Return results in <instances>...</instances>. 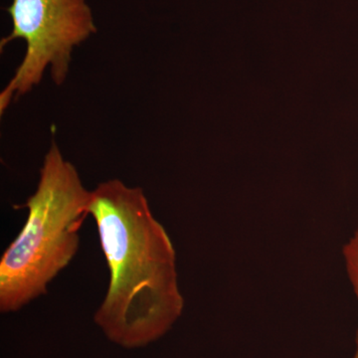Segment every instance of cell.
Wrapping results in <instances>:
<instances>
[{
  "label": "cell",
  "mask_w": 358,
  "mask_h": 358,
  "mask_svg": "<svg viewBox=\"0 0 358 358\" xmlns=\"http://www.w3.org/2000/svg\"><path fill=\"white\" fill-rule=\"evenodd\" d=\"M346 268L358 300V230L343 249Z\"/></svg>",
  "instance_id": "4"
},
{
  "label": "cell",
  "mask_w": 358,
  "mask_h": 358,
  "mask_svg": "<svg viewBox=\"0 0 358 358\" xmlns=\"http://www.w3.org/2000/svg\"><path fill=\"white\" fill-rule=\"evenodd\" d=\"M89 212L110 272L96 326L122 348L150 345L173 327L185 306L173 242L143 190L120 179L92 190Z\"/></svg>",
  "instance_id": "1"
},
{
  "label": "cell",
  "mask_w": 358,
  "mask_h": 358,
  "mask_svg": "<svg viewBox=\"0 0 358 358\" xmlns=\"http://www.w3.org/2000/svg\"><path fill=\"white\" fill-rule=\"evenodd\" d=\"M92 192L52 141L36 190L22 207L27 220L0 260V310L14 313L47 293L76 256Z\"/></svg>",
  "instance_id": "2"
},
{
  "label": "cell",
  "mask_w": 358,
  "mask_h": 358,
  "mask_svg": "<svg viewBox=\"0 0 358 358\" xmlns=\"http://www.w3.org/2000/svg\"><path fill=\"white\" fill-rule=\"evenodd\" d=\"M7 11L13 20V31L1 39L0 48L22 39L26 51L0 93L1 115L11 103L39 85L47 69L54 83H64L75 47L96 31L86 0H13Z\"/></svg>",
  "instance_id": "3"
},
{
  "label": "cell",
  "mask_w": 358,
  "mask_h": 358,
  "mask_svg": "<svg viewBox=\"0 0 358 358\" xmlns=\"http://www.w3.org/2000/svg\"><path fill=\"white\" fill-rule=\"evenodd\" d=\"M353 358H358V334L357 338V352H355V357Z\"/></svg>",
  "instance_id": "5"
}]
</instances>
